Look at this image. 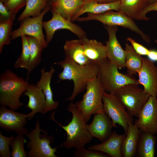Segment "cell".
Returning a JSON list of instances; mask_svg holds the SVG:
<instances>
[{
	"instance_id": "obj_1",
	"label": "cell",
	"mask_w": 157,
	"mask_h": 157,
	"mask_svg": "<svg viewBox=\"0 0 157 157\" xmlns=\"http://www.w3.org/2000/svg\"><path fill=\"white\" fill-rule=\"evenodd\" d=\"M54 64L63 68L58 75L60 80H72L74 82L72 94L66 100L72 101L78 94L83 92L87 83L97 77L99 72V64L93 63L81 65L66 57L63 60Z\"/></svg>"
},
{
	"instance_id": "obj_2",
	"label": "cell",
	"mask_w": 157,
	"mask_h": 157,
	"mask_svg": "<svg viewBox=\"0 0 157 157\" xmlns=\"http://www.w3.org/2000/svg\"><path fill=\"white\" fill-rule=\"evenodd\" d=\"M67 109L72 115L71 121L67 125H63L55 120L54 117V112L51 115L50 119L56 122L66 132V140L63 143L64 147L67 149L72 148L76 149L84 147L93 138L87 129V124L75 104L71 102Z\"/></svg>"
},
{
	"instance_id": "obj_3",
	"label": "cell",
	"mask_w": 157,
	"mask_h": 157,
	"mask_svg": "<svg viewBox=\"0 0 157 157\" xmlns=\"http://www.w3.org/2000/svg\"><path fill=\"white\" fill-rule=\"evenodd\" d=\"M23 77H19L10 69H7L0 75V104L16 110L23 104L20 98L26 91L29 84Z\"/></svg>"
},
{
	"instance_id": "obj_4",
	"label": "cell",
	"mask_w": 157,
	"mask_h": 157,
	"mask_svg": "<svg viewBox=\"0 0 157 157\" xmlns=\"http://www.w3.org/2000/svg\"><path fill=\"white\" fill-rule=\"evenodd\" d=\"M86 90L82 100L77 102L75 104L87 123L92 115L105 113L102 97L105 91L97 77L87 83Z\"/></svg>"
},
{
	"instance_id": "obj_5",
	"label": "cell",
	"mask_w": 157,
	"mask_h": 157,
	"mask_svg": "<svg viewBox=\"0 0 157 157\" xmlns=\"http://www.w3.org/2000/svg\"><path fill=\"white\" fill-rule=\"evenodd\" d=\"M99 64V69L97 77L105 92L114 94L118 89L126 85H139L138 80L132 76L120 72L117 66L107 58Z\"/></svg>"
},
{
	"instance_id": "obj_6",
	"label": "cell",
	"mask_w": 157,
	"mask_h": 157,
	"mask_svg": "<svg viewBox=\"0 0 157 157\" xmlns=\"http://www.w3.org/2000/svg\"><path fill=\"white\" fill-rule=\"evenodd\" d=\"M29 141L27 144L29 149L27 153L28 157H58L55 153L59 147H51L50 144L53 142L54 137L48 135L46 131L41 129L39 120L38 119L35 127L29 131L26 135Z\"/></svg>"
},
{
	"instance_id": "obj_7",
	"label": "cell",
	"mask_w": 157,
	"mask_h": 157,
	"mask_svg": "<svg viewBox=\"0 0 157 157\" xmlns=\"http://www.w3.org/2000/svg\"><path fill=\"white\" fill-rule=\"evenodd\" d=\"M91 20L99 21L105 26H120L127 28L139 35L147 43L149 44L151 42L149 36L138 27L132 18L119 11L115 12L110 10L98 14L88 13L87 16L79 17L76 20L84 22Z\"/></svg>"
},
{
	"instance_id": "obj_8",
	"label": "cell",
	"mask_w": 157,
	"mask_h": 157,
	"mask_svg": "<svg viewBox=\"0 0 157 157\" xmlns=\"http://www.w3.org/2000/svg\"><path fill=\"white\" fill-rule=\"evenodd\" d=\"M135 84L126 85L118 89L114 94L131 116L138 117L150 95Z\"/></svg>"
},
{
	"instance_id": "obj_9",
	"label": "cell",
	"mask_w": 157,
	"mask_h": 157,
	"mask_svg": "<svg viewBox=\"0 0 157 157\" xmlns=\"http://www.w3.org/2000/svg\"><path fill=\"white\" fill-rule=\"evenodd\" d=\"M102 101L105 113L111 118L115 125L117 124L121 126L126 134L129 125L133 123L132 117L114 94L104 92Z\"/></svg>"
},
{
	"instance_id": "obj_10",
	"label": "cell",
	"mask_w": 157,
	"mask_h": 157,
	"mask_svg": "<svg viewBox=\"0 0 157 157\" xmlns=\"http://www.w3.org/2000/svg\"><path fill=\"white\" fill-rule=\"evenodd\" d=\"M51 8V6L48 5L38 16L27 17L22 19L19 28L12 32L11 40H15L22 35H29L35 38L45 48H46L48 45L43 33L42 19Z\"/></svg>"
},
{
	"instance_id": "obj_11",
	"label": "cell",
	"mask_w": 157,
	"mask_h": 157,
	"mask_svg": "<svg viewBox=\"0 0 157 157\" xmlns=\"http://www.w3.org/2000/svg\"><path fill=\"white\" fill-rule=\"evenodd\" d=\"M51 19L46 22H43L42 27L46 33V42L47 45L51 41L53 35L57 30L67 29L76 35L79 39L87 38L86 32L79 26L70 20L63 18L59 13L51 11Z\"/></svg>"
},
{
	"instance_id": "obj_12",
	"label": "cell",
	"mask_w": 157,
	"mask_h": 157,
	"mask_svg": "<svg viewBox=\"0 0 157 157\" xmlns=\"http://www.w3.org/2000/svg\"><path fill=\"white\" fill-rule=\"evenodd\" d=\"M15 110L1 106L0 127L7 132L14 131L17 135H26L29 131L25 126L27 123V114Z\"/></svg>"
},
{
	"instance_id": "obj_13",
	"label": "cell",
	"mask_w": 157,
	"mask_h": 157,
	"mask_svg": "<svg viewBox=\"0 0 157 157\" xmlns=\"http://www.w3.org/2000/svg\"><path fill=\"white\" fill-rule=\"evenodd\" d=\"M135 124L142 132L157 135V98L150 96Z\"/></svg>"
},
{
	"instance_id": "obj_14",
	"label": "cell",
	"mask_w": 157,
	"mask_h": 157,
	"mask_svg": "<svg viewBox=\"0 0 157 157\" xmlns=\"http://www.w3.org/2000/svg\"><path fill=\"white\" fill-rule=\"evenodd\" d=\"M139 84L145 92L152 96H157V67L154 61L143 57L142 66L138 72Z\"/></svg>"
},
{
	"instance_id": "obj_15",
	"label": "cell",
	"mask_w": 157,
	"mask_h": 157,
	"mask_svg": "<svg viewBox=\"0 0 157 157\" xmlns=\"http://www.w3.org/2000/svg\"><path fill=\"white\" fill-rule=\"evenodd\" d=\"M105 27L108 35V40L106 45V58L117 65L119 69L125 67V51L122 48L116 36L118 28L117 26H105Z\"/></svg>"
},
{
	"instance_id": "obj_16",
	"label": "cell",
	"mask_w": 157,
	"mask_h": 157,
	"mask_svg": "<svg viewBox=\"0 0 157 157\" xmlns=\"http://www.w3.org/2000/svg\"><path fill=\"white\" fill-rule=\"evenodd\" d=\"M93 121L87 124V129L92 137L98 139L102 142L107 139L111 135L113 127H117L105 113L94 114Z\"/></svg>"
},
{
	"instance_id": "obj_17",
	"label": "cell",
	"mask_w": 157,
	"mask_h": 157,
	"mask_svg": "<svg viewBox=\"0 0 157 157\" xmlns=\"http://www.w3.org/2000/svg\"><path fill=\"white\" fill-rule=\"evenodd\" d=\"M23 95L28 97V101L26 106L27 108L31 110L30 113L27 114L28 120L32 119L37 113L44 114L46 98L44 92L40 88L36 85L29 83Z\"/></svg>"
},
{
	"instance_id": "obj_18",
	"label": "cell",
	"mask_w": 157,
	"mask_h": 157,
	"mask_svg": "<svg viewBox=\"0 0 157 157\" xmlns=\"http://www.w3.org/2000/svg\"><path fill=\"white\" fill-rule=\"evenodd\" d=\"M126 134H119L113 131L109 138L102 143L93 145L88 147L91 150L100 151L106 154L110 157H122L121 147Z\"/></svg>"
},
{
	"instance_id": "obj_19",
	"label": "cell",
	"mask_w": 157,
	"mask_h": 157,
	"mask_svg": "<svg viewBox=\"0 0 157 157\" xmlns=\"http://www.w3.org/2000/svg\"><path fill=\"white\" fill-rule=\"evenodd\" d=\"M55 72V69L53 66L51 67L49 71H46L44 68H42L40 69V78L36 84L42 90L45 96L46 105L44 114L56 109L59 105V102L53 99L51 86V80Z\"/></svg>"
},
{
	"instance_id": "obj_20",
	"label": "cell",
	"mask_w": 157,
	"mask_h": 157,
	"mask_svg": "<svg viewBox=\"0 0 157 157\" xmlns=\"http://www.w3.org/2000/svg\"><path fill=\"white\" fill-rule=\"evenodd\" d=\"M85 0H53L51 11L60 14L65 19L71 21L83 6Z\"/></svg>"
},
{
	"instance_id": "obj_21",
	"label": "cell",
	"mask_w": 157,
	"mask_h": 157,
	"mask_svg": "<svg viewBox=\"0 0 157 157\" xmlns=\"http://www.w3.org/2000/svg\"><path fill=\"white\" fill-rule=\"evenodd\" d=\"M120 6L119 0L108 3H99L95 0H85L83 6L73 16L71 21L76 20L80 16L86 13L98 14L110 10L119 11Z\"/></svg>"
},
{
	"instance_id": "obj_22",
	"label": "cell",
	"mask_w": 157,
	"mask_h": 157,
	"mask_svg": "<svg viewBox=\"0 0 157 157\" xmlns=\"http://www.w3.org/2000/svg\"><path fill=\"white\" fill-rule=\"evenodd\" d=\"M63 49L66 57L81 65L93 63L85 55L81 39L66 40Z\"/></svg>"
},
{
	"instance_id": "obj_23",
	"label": "cell",
	"mask_w": 157,
	"mask_h": 157,
	"mask_svg": "<svg viewBox=\"0 0 157 157\" xmlns=\"http://www.w3.org/2000/svg\"><path fill=\"white\" fill-rule=\"evenodd\" d=\"M81 39L84 53L92 63L99 64L107 58L106 45L94 39Z\"/></svg>"
},
{
	"instance_id": "obj_24",
	"label": "cell",
	"mask_w": 157,
	"mask_h": 157,
	"mask_svg": "<svg viewBox=\"0 0 157 157\" xmlns=\"http://www.w3.org/2000/svg\"><path fill=\"white\" fill-rule=\"evenodd\" d=\"M142 131L133 123L129 125L126 135L121 145L123 157H133L136 153L139 139Z\"/></svg>"
},
{
	"instance_id": "obj_25",
	"label": "cell",
	"mask_w": 157,
	"mask_h": 157,
	"mask_svg": "<svg viewBox=\"0 0 157 157\" xmlns=\"http://www.w3.org/2000/svg\"><path fill=\"white\" fill-rule=\"evenodd\" d=\"M157 138L155 135L142 132L138 142L136 153L139 157H154Z\"/></svg>"
},
{
	"instance_id": "obj_26",
	"label": "cell",
	"mask_w": 157,
	"mask_h": 157,
	"mask_svg": "<svg viewBox=\"0 0 157 157\" xmlns=\"http://www.w3.org/2000/svg\"><path fill=\"white\" fill-rule=\"evenodd\" d=\"M26 36L29 42L30 51V58L27 69L26 80L27 81L30 73L40 63L42 53L45 48L35 38L29 35Z\"/></svg>"
},
{
	"instance_id": "obj_27",
	"label": "cell",
	"mask_w": 157,
	"mask_h": 157,
	"mask_svg": "<svg viewBox=\"0 0 157 157\" xmlns=\"http://www.w3.org/2000/svg\"><path fill=\"white\" fill-rule=\"evenodd\" d=\"M119 11L138 20L141 12L149 4V0H119Z\"/></svg>"
},
{
	"instance_id": "obj_28",
	"label": "cell",
	"mask_w": 157,
	"mask_h": 157,
	"mask_svg": "<svg viewBox=\"0 0 157 157\" xmlns=\"http://www.w3.org/2000/svg\"><path fill=\"white\" fill-rule=\"evenodd\" d=\"M126 54L125 67L128 74L132 76L138 73L141 67L143 57L137 53L131 45L126 43L124 49Z\"/></svg>"
},
{
	"instance_id": "obj_29",
	"label": "cell",
	"mask_w": 157,
	"mask_h": 157,
	"mask_svg": "<svg viewBox=\"0 0 157 157\" xmlns=\"http://www.w3.org/2000/svg\"><path fill=\"white\" fill-rule=\"evenodd\" d=\"M48 5V0H27L25 8L18 17L17 21L26 17L38 16Z\"/></svg>"
},
{
	"instance_id": "obj_30",
	"label": "cell",
	"mask_w": 157,
	"mask_h": 157,
	"mask_svg": "<svg viewBox=\"0 0 157 157\" xmlns=\"http://www.w3.org/2000/svg\"><path fill=\"white\" fill-rule=\"evenodd\" d=\"M14 21L12 19H0V53L5 45L11 42L10 36Z\"/></svg>"
},
{
	"instance_id": "obj_31",
	"label": "cell",
	"mask_w": 157,
	"mask_h": 157,
	"mask_svg": "<svg viewBox=\"0 0 157 157\" xmlns=\"http://www.w3.org/2000/svg\"><path fill=\"white\" fill-rule=\"evenodd\" d=\"M22 49L21 54L15 63V69L24 68L27 69L30 56L29 44L28 40L25 35H22Z\"/></svg>"
},
{
	"instance_id": "obj_32",
	"label": "cell",
	"mask_w": 157,
	"mask_h": 157,
	"mask_svg": "<svg viewBox=\"0 0 157 157\" xmlns=\"http://www.w3.org/2000/svg\"><path fill=\"white\" fill-rule=\"evenodd\" d=\"M24 135H17L11 141L10 146L12 148V157H27L28 153L25 150L24 144L26 142Z\"/></svg>"
},
{
	"instance_id": "obj_33",
	"label": "cell",
	"mask_w": 157,
	"mask_h": 157,
	"mask_svg": "<svg viewBox=\"0 0 157 157\" xmlns=\"http://www.w3.org/2000/svg\"><path fill=\"white\" fill-rule=\"evenodd\" d=\"M14 137L13 135L10 137L5 136L2 134L1 132H0V157L11 156L9 146Z\"/></svg>"
},
{
	"instance_id": "obj_34",
	"label": "cell",
	"mask_w": 157,
	"mask_h": 157,
	"mask_svg": "<svg viewBox=\"0 0 157 157\" xmlns=\"http://www.w3.org/2000/svg\"><path fill=\"white\" fill-rule=\"evenodd\" d=\"M74 156L75 157H108L110 156L104 152L96 150H91L84 147L76 149Z\"/></svg>"
},
{
	"instance_id": "obj_35",
	"label": "cell",
	"mask_w": 157,
	"mask_h": 157,
	"mask_svg": "<svg viewBox=\"0 0 157 157\" xmlns=\"http://www.w3.org/2000/svg\"><path fill=\"white\" fill-rule=\"evenodd\" d=\"M27 0H8L4 5L12 13L16 14L22 8L25 6Z\"/></svg>"
},
{
	"instance_id": "obj_36",
	"label": "cell",
	"mask_w": 157,
	"mask_h": 157,
	"mask_svg": "<svg viewBox=\"0 0 157 157\" xmlns=\"http://www.w3.org/2000/svg\"><path fill=\"white\" fill-rule=\"evenodd\" d=\"M126 40L127 41L131 43V46L137 53L141 56H147L149 50L136 42L134 40L131 38H126Z\"/></svg>"
},
{
	"instance_id": "obj_37",
	"label": "cell",
	"mask_w": 157,
	"mask_h": 157,
	"mask_svg": "<svg viewBox=\"0 0 157 157\" xmlns=\"http://www.w3.org/2000/svg\"><path fill=\"white\" fill-rule=\"evenodd\" d=\"M16 14L9 11L4 5L3 3L0 1V19H15Z\"/></svg>"
},
{
	"instance_id": "obj_38",
	"label": "cell",
	"mask_w": 157,
	"mask_h": 157,
	"mask_svg": "<svg viewBox=\"0 0 157 157\" xmlns=\"http://www.w3.org/2000/svg\"><path fill=\"white\" fill-rule=\"evenodd\" d=\"M153 11H157V0L153 3L149 4L141 12L138 20H149L150 19L146 17V14L148 12Z\"/></svg>"
},
{
	"instance_id": "obj_39",
	"label": "cell",
	"mask_w": 157,
	"mask_h": 157,
	"mask_svg": "<svg viewBox=\"0 0 157 157\" xmlns=\"http://www.w3.org/2000/svg\"><path fill=\"white\" fill-rule=\"evenodd\" d=\"M149 59L154 61H157V51L154 50H149L147 55Z\"/></svg>"
},
{
	"instance_id": "obj_40",
	"label": "cell",
	"mask_w": 157,
	"mask_h": 157,
	"mask_svg": "<svg viewBox=\"0 0 157 157\" xmlns=\"http://www.w3.org/2000/svg\"><path fill=\"white\" fill-rule=\"evenodd\" d=\"M97 2L100 3H108L114 2L119 0H95Z\"/></svg>"
},
{
	"instance_id": "obj_41",
	"label": "cell",
	"mask_w": 157,
	"mask_h": 157,
	"mask_svg": "<svg viewBox=\"0 0 157 157\" xmlns=\"http://www.w3.org/2000/svg\"><path fill=\"white\" fill-rule=\"evenodd\" d=\"M157 0H149V4L153 3L155 2Z\"/></svg>"
},
{
	"instance_id": "obj_42",
	"label": "cell",
	"mask_w": 157,
	"mask_h": 157,
	"mask_svg": "<svg viewBox=\"0 0 157 157\" xmlns=\"http://www.w3.org/2000/svg\"><path fill=\"white\" fill-rule=\"evenodd\" d=\"M8 0H0V1H1L3 3H4L7 2Z\"/></svg>"
},
{
	"instance_id": "obj_43",
	"label": "cell",
	"mask_w": 157,
	"mask_h": 157,
	"mask_svg": "<svg viewBox=\"0 0 157 157\" xmlns=\"http://www.w3.org/2000/svg\"><path fill=\"white\" fill-rule=\"evenodd\" d=\"M53 0H48V4L49 5H50L51 3ZM51 6V5H50Z\"/></svg>"
},
{
	"instance_id": "obj_44",
	"label": "cell",
	"mask_w": 157,
	"mask_h": 157,
	"mask_svg": "<svg viewBox=\"0 0 157 157\" xmlns=\"http://www.w3.org/2000/svg\"><path fill=\"white\" fill-rule=\"evenodd\" d=\"M155 42L156 43H157V40H155Z\"/></svg>"
}]
</instances>
